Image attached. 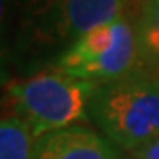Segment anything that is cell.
I'll list each match as a JSON object with an SVG mask.
<instances>
[{
    "mask_svg": "<svg viewBox=\"0 0 159 159\" xmlns=\"http://www.w3.org/2000/svg\"><path fill=\"white\" fill-rule=\"evenodd\" d=\"M7 4L9 0H0V85H4L7 80L6 74V62H7V46L4 41L6 35V20H7Z\"/></svg>",
    "mask_w": 159,
    "mask_h": 159,
    "instance_id": "8",
    "label": "cell"
},
{
    "mask_svg": "<svg viewBox=\"0 0 159 159\" xmlns=\"http://www.w3.org/2000/svg\"><path fill=\"white\" fill-rule=\"evenodd\" d=\"M34 136L16 117H0V159H30Z\"/></svg>",
    "mask_w": 159,
    "mask_h": 159,
    "instance_id": "7",
    "label": "cell"
},
{
    "mask_svg": "<svg viewBox=\"0 0 159 159\" xmlns=\"http://www.w3.org/2000/svg\"><path fill=\"white\" fill-rule=\"evenodd\" d=\"M145 0H124L125 6H129V4H134V6H140V4H143Z\"/></svg>",
    "mask_w": 159,
    "mask_h": 159,
    "instance_id": "11",
    "label": "cell"
},
{
    "mask_svg": "<svg viewBox=\"0 0 159 159\" xmlns=\"http://www.w3.org/2000/svg\"><path fill=\"white\" fill-rule=\"evenodd\" d=\"M30 159H124V152L99 131L76 124L34 138Z\"/></svg>",
    "mask_w": 159,
    "mask_h": 159,
    "instance_id": "5",
    "label": "cell"
},
{
    "mask_svg": "<svg viewBox=\"0 0 159 159\" xmlns=\"http://www.w3.org/2000/svg\"><path fill=\"white\" fill-rule=\"evenodd\" d=\"M9 51L23 67L53 64L76 41L125 12L124 0H11Z\"/></svg>",
    "mask_w": 159,
    "mask_h": 159,
    "instance_id": "1",
    "label": "cell"
},
{
    "mask_svg": "<svg viewBox=\"0 0 159 159\" xmlns=\"http://www.w3.org/2000/svg\"><path fill=\"white\" fill-rule=\"evenodd\" d=\"M4 89L12 117L23 120L32 136L37 138L48 131L87 124L97 83L48 67L23 78L7 80Z\"/></svg>",
    "mask_w": 159,
    "mask_h": 159,
    "instance_id": "3",
    "label": "cell"
},
{
    "mask_svg": "<svg viewBox=\"0 0 159 159\" xmlns=\"http://www.w3.org/2000/svg\"><path fill=\"white\" fill-rule=\"evenodd\" d=\"M142 69H145V71L157 81V85H159V64L157 66H150V67H142Z\"/></svg>",
    "mask_w": 159,
    "mask_h": 159,
    "instance_id": "10",
    "label": "cell"
},
{
    "mask_svg": "<svg viewBox=\"0 0 159 159\" xmlns=\"http://www.w3.org/2000/svg\"><path fill=\"white\" fill-rule=\"evenodd\" d=\"M131 156H133V159H159V138L134 150Z\"/></svg>",
    "mask_w": 159,
    "mask_h": 159,
    "instance_id": "9",
    "label": "cell"
},
{
    "mask_svg": "<svg viewBox=\"0 0 159 159\" xmlns=\"http://www.w3.org/2000/svg\"><path fill=\"white\" fill-rule=\"evenodd\" d=\"M90 122L122 152L133 154L159 138V85L145 71L99 83L89 108Z\"/></svg>",
    "mask_w": 159,
    "mask_h": 159,
    "instance_id": "2",
    "label": "cell"
},
{
    "mask_svg": "<svg viewBox=\"0 0 159 159\" xmlns=\"http://www.w3.org/2000/svg\"><path fill=\"white\" fill-rule=\"evenodd\" d=\"M48 67L97 85L136 71L140 51L134 23L122 12L81 35Z\"/></svg>",
    "mask_w": 159,
    "mask_h": 159,
    "instance_id": "4",
    "label": "cell"
},
{
    "mask_svg": "<svg viewBox=\"0 0 159 159\" xmlns=\"http://www.w3.org/2000/svg\"><path fill=\"white\" fill-rule=\"evenodd\" d=\"M134 32L140 51V67L159 64V0H145L138 6Z\"/></svg>",
    "mask_w": 159,
    "mask_h": 159,
    "instance_id": "6",
    "label": "cell"
}]
</instances>
